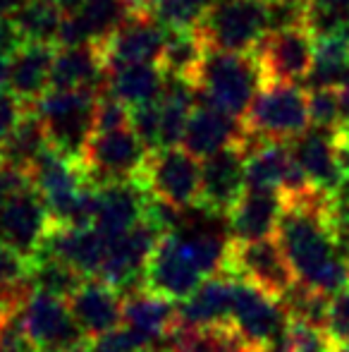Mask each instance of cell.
Returning a JSON list of instances; mask_svg holds the SVG:
<instances>
[{"label": "cell", "instance_id": "cell-45", "mask_svg": "<svg viewBox=\"0 0 349 352\" xmlns=\"http://www.w3.org/2000/svg\"><path fill=\"white\" fill-rule=\"evenodd\" d=\"M32 290H22V292H14V290H5L0 287V321L5 319H12L22 311L24 302L29 300Z\"/></svg>", "mask_w": 349, "mask_h": 352}, {"label": "cell", "instance_id": "cell-28", "mask_svg": "<svg viewBox=\"0 0 349 352\" xmlns=\"http://www.w3.org/2000/svg\"><path fill=\"white\" fill-rule=\"evenodd\" d=\"M165 89V72L160 65H125L108 70L106 94L130 111L160 101Z\"/></svg>", "mask_w": 349, "mask_h": 352}, {"label": "cell", "instance_id": "cell-51", "mask_svg": "<svg viewBox=\"0 0 349 352\" xmlns=\"http://www.w3.org/2000/svg\"><path fill=\"white\" fill-rule=\"evenodd\" d=\"M8 67H10V60L0 56V94L8 89Z\"/></svg>", "mask_w": 349, "mask_h": 352}, {"label": "cell", "instance_id": "cell-17", "mask_svg": "<svg viewBox=\"0 0 349 352\" xmlns=\"http://www.w3.org/2000/svg\"><path fill=\"white\" fill-rule=\"evenodd\" d=\"M108 254V240L96 228H67L53 223L36 256H51L72 266L84 278H101L103 261ZM34 256V259H36Z\"/></svg>", "mask_w": 349, "mask_h": 352}, {"label": "cell", "instance_id": "cell-21", "mask_svg": "<svg viewBox=\"0 0 349 352\" xmlns=\"http://www.w3.org/2000/svg\"><path fill=\"white\" fill-rule=\"evenodd\" d=\"M247 137L249 132L239 118L196 103L194 113L189 118V125H186L184 140H182V148L194 158L206 161V158L215 156L225 148L244 144Z\"/></svg>", "mask_w": 349, "mask_h": 352}, {"label": "cell", "instance_id": "cell-4", "mask_svg": "<svg viewBox=\"0 0 349 352\" xmlns=\"http://www.w3.org/2000/svg\"><path fill=\"white\" fill-rule=\"evenodd\" d=\"M242 122L249 135L258 140L294 142L311 127L306 89L302 84L265 82Z\"/></svg>", "mask_w": 349, "mask_h": 352}, {"label": "cell", "instance_id": "cell-49", "mask_svg": "<svg viewBox=\"0 0 349 352\" xmlns=\"http://www.w3.org/2000/svg\"><path fill=\"white\" fill-rule=\"evenodd\" d=\"M27 0H0V17H12Z\"/></svg>", "mask_w": 349, "mask_h": 352}, {"label": "cell", "instance_id": "cell-11", "mask_svg": "<svg viewBox=\"0 0 349 352\" xmlns=\"http://www.w3.org/2000/svg\"><path fill=\"white\" fill-rule=\"evenodd\" d=\"M160 240H163V235L146 221H141L125 235L108 240V254L103 261L101 280L120 290L122 295L141 290L146 266H149L151 254L156 252Z\"/></svg>", "mask_w": 349, "mask_h": 352}, {"label": "cell", "instance_id": "cell-9", "mask_svg": "<svg viewBox=\"0 0 349 352\" xmlns=\"http://www.w3.org/2000/svg\"><path fill=\"white\" fill-rule=\"evenodd\" d=\"M19 324L38 352H70L86 345L67 300L32 292L19 311Z\"/></svg>", "mask_w": 349, "mask_h": 352}, {"label": "cell", "instance_id": "cell-29", "mask_svg": "<svg viewBox=\"0 0 349 352\" xmlns=\"http://www.w3.org/2000/svg\"><path fill=\"white\" fill-rule=\"evenodd\" d=\"M349 87V36L316 38L313 67L309 72L304 89H333L342 91Z\"/></svg>", "mask_w": 349, "mask_h": 352}, {"label": "cell", "instance_id": "cell-12", "mask_svg": "<svg viewBox=\"0 0 349 352\" xmlns=\"http://www.w3.org/2000/svg\"><path fill=\"white\" fill-rule=\"evenodd\" d=\"M53 218L34 187L17 192L0 206V242L32 261L41 252Z\"/></svg>", "mask_w": 349, "mask_h": 352}, {"label": "cell", "instance_id": "cell-10", "mask_svg": "<svg viewBox=\"0 0 349 352\" xmlns=\"http://www.w3.org/2000/svg\"><path fill=\"white\" fill-rule=\"evenodd\" d=\"M225 274L252 283L278 300L287 295L289 287L297 283L275 237L258 242H232Z\"/></svg>", "mask_w": 349, "mask_h": 352}, {"label": "cell", "instance_id": "cell-6", "mask_svg": "<svg viewBox=\"0 0 349 352\" xmlns=\"http://www.w3.org/2000/svg\"><path fill=\"white\" fill-rule=\"evenodd\" d=\"M149 156L151 151L139 142V137L125 127L115 132H93L80 161L88 182L103 187L115 182H139Z\"/></svg>", "mask_w": 349, "mask_h": 352}, {"label": "cell", "instance_id": "cell-3", "mask_svg": "<svg viewBox=\"0 0 349 352\" xmlns=\"http://www.w3.org/2000/svg\"><path fill=\"white\" fill-rule=\"evenodd\" d=\"M96 91H53L48 89L29 111L41 120L48 144L70 158H82V151L96 130Z\"/></svg>", "mask_w": 349, "mask_h": 352}, {"label": "cell", "instance_id": "cell-32", "mask_svg": "<svg viewBox=\"0 0 349 352\" xmlns=\"http://www.w3.org/2000/svg\"><path fill=\"white\" fill-rule=\"evenodd\" d=\"M12 17L27 43H41V46L58 48V36H60L65 14L51 0H27Z\"/></svg>", "mask_w": 349, "mask_h": 352}, {"label": "cell", "instance_id": "cell-37", "mask_svg": "<svg viewBox=\"0 0 349 352\" xmlns=\"http://www.w3.org/2000/svg\"><path fill=\"white\" fill-rule=\"evenodd\" d=\"M130 130L151 153L160 151V106L158 101L134 108L130 113Z\"/></svg>", "mask_w": 349, "mask_h": 352}, {"label": "cell", "instance_id": "cell-47", "mask_svg": "<svg viewBox=\"0 0 349 352\" xmlns=\"http://www.w3.org/2000/svg\"><path fill=\"white\" fill-rule=\"evenodd\" d=\"M309 8L337 10V12H349V0H306Z\"/></svg>", "mask_w": 349, "mask_h": 352}, {"label": "cell", "instance_id": "cell-22", "mask_svg": "<svg viewBox=\"0 0 349 352\" xmlns=\"http://www.w3.org/2000/svg\"><path fill=\"white\" fill-rule=\"evenodd\" d=\"M234 300V278L228 274L210 276L180 302V326L184 331H204L230 326Z\"/></svg>", "mask_w": 349, "mask_h": 352}, {"label": "cell", "instance_id": "cell-55", "mask_svg": "<svg viewBox=\"0 0 349 352\" xmlns=\"http://www.w3.org/2000/svg\"><path fill=\"white\" fill-rule=\"evenodd\" d=\"M70 352H91V350H88V345H82V348H75V350H70Z\"/></svg>", "mask_w": 349, "mask_h": 352}, {"label": "cell", "instance_id": "cell-5", "mask_svg": "<svg viewBox=\"0 0 349 352\" xmlns=\"http://www.w3.org/2000/svg\"><path fill=\"white\" fill-rule=\"evenodd\" d=\"M208 51L256 53L268 36L263 0H228L204 14L196 27Z\"/></svg>", "mask_w": 349, "mask_h": 352}, {"label": "cell", "instance_id": "cell-1", "mask_svg": "<svg viewBox=\"0 0 349 352\" xmlns=\"http://www.w3.org/2000/svg\"><path fill=\"white\" fill-rule=\"evenodd\" d=\"M275 240L297 283L330 300L349 285V264L333 237L328 195L313 192L306 199L287 201Z\"/></svg>", "mask_w": 349, "mask_h": 352}, {"label": "cell", "instance_id": "cell-36", "mask_svg": "<svg viewBox=\"0 0 349 352\" xmlns=\"http://www.w3.org/2000/svg\"><path fill=\"white\" fill-rule=\"evenodd\" d=\"M151 14L168 32L180 29H196L204 19V12L196 8L194 0H156Z\"/></svg>", "mask_w": 349, "mask_h": 352}, {"label": "cell", "instance_id": "cell-23", "mask_svg": "<svg viewBox=\"0 0 349 352\" xmlns=\"http://www.w3.org/2000/svg\"><path fill=\"white\" fill-rule=\"evenodd\" d=\"M108 65L101 46L58 48L51 72L53 91H96L106 94Z\"/></svg>", "mask_w": 349, "mask_h": 352}, {"label": "cell", "instance_id": "cell-24", "mask_svg": "<svg viewBox=\"0 0 349 352\" xmlns=\"http://www.w3.org/2000/svg\"><path fill=\"white\" fill-rule=\"evenodd\" d=\"M122 326L136 333L149 345L175 336L180 326V307L177 302L149 292L146 287L125 295V321Z\"/></svg>", "mask_w": 349, "mask_h": 352}, {"label": "cell", "instance_id": "cell-15", "mask_svg": "<svg viewBox=\"0 0 349 352\" xmlns=\"http://www.w3.org/2000/svg\"><path fill=\"white\" fill-rule=\"evenodd\" d=\"M204 283V276L189 259L186 250L182 247V240L173 235H165L158 242L156 252L151 254L146 266L144 287L149 292H156L160 297H168L173 302H184L196 287Z\"/></svg>", "mask_w": 349, "mask_h": 352}, {"label": "cell", "instance_id": "cell-2", "mask_svg": "<svg viewBox=\"0 0 349 352\" xmlns=\"http://www.w3.org/2000/svg\"><path fill=\"white\" fill-rule=\"evenodd\" d=\"M263 84L256 53L208 51L194 77L196 103L244 120Z\"/></svg>", "mask_w": 349, "mask_h": 352}, {"label": "cell", "instance_id": "cell-46", "mask_svg": "<svg viewBox=\"0 0 349 352\" xmlns=\"http://www.w3.org/2000/svg\"><path fill=\"white\" fill-rule=\"evenodd\" d=\"M333 237H335L337 252L342 254V259L349 264V216L347 218H330Z\"/></svg>", "mask_w": 349, "mask_h": 352}, {"label": "cell", "instance_id": "cell-20", "mask_svg": "<svg viewBox=\"0 0 349 352\" xmlns=\"http://www.w3.org/2000/svg\"><path fill=\"white\" fill-rule=\"evenodd\" d=\"M289 151L304 175L309 177V182L323 195H333L345 180L340 156H337L335 132L309 127L304 135L289 142Z\"/></svg>", "mask_w": 349, "mask_h": 352}, {"label": "cell", "instance_id": "cell-18", "mask_svg": "<svg viewBox=\"0 0 349 352\" xmlns=\"http://www.w3.org/2000/svg\"><path fill=\"white\" fill-rule=\"evenodd\" d=\"M72 316L86 340H96L120 329L125 321V295L101 278H88L67 300Z\"/></svg>", "mask_w": 349, "mask_h": 352}, {"label": "cell", "instance_id": "cell-7", "mask_svg": "<svg viewBox=\"0 0 349 352\" xmlns=\"http://www.w3.org/2000/svg\"><path fill=\"white\" fill-rule=\"evenodd\" d=\"M230 326L252 345L265 352L280 345L287 336L289 316L278 297L263 292L261 287L234 278V300Z\"/></svg>", "mask_w": 349, "mask_h": 352}, {"label": "cell", "instance_id": "cell-33", "mask_svg": "<svg viewBox=\"0 0 349 352\" xmlns=\"http://www.w3.org/2000/svg\"><path fill=\"white\" fill-rule=\"evenodd\" d=\"M84 276L77 274L72 266L51 259V256H36V259L29 261V287H32V292L51 295L58 297V300H70L84 285Z\"/></svg>", "mask_w": 349, "mask_h": 352}, {"label": "cell", "instance_id": "cell-38", "mask_svg": "<svg viewBox=\"0 0 349 352\" xmlns=\"http://www.w3.org/2000/svg\"><path fill=\"white\" fill-rule=\"evenodd\" d=\"M333 340L326 331L311 326L289 324L287 336L282 340V352H330Z\"/></svg>", "mask_w": 349, "mask_h": 352}, {"label": "cell", "instance_id": "cell-27", "mask_svg": "<svg viewBox=\"0 0 349 352\" xmlns=\"http://www.w3.org/2000/svg\"><path fill=\"white\" fill-rule=\"evenodd\" d=\"M247 148V190L282 195L285 177L292 166V151L282 142H265L249 135Z\"/></svg>", "mask_w": 349, "mask_h": 352}, {"label": "cell", "instance_id": "cell-16", "mask_svg": "<svg viewBox=\"0 0 349 352\" xmlns=\"http://www.w3.org/2000/svg\"><path fill=\"white\" fill-rule=\"evenodd\" d=\"M247 192V148L230 146L201 161V199L206 209L228 216Z\"/></svg>", "mask_w": 349, "mask_h": 352}, {"label": "cell", "instance_id": "cell-30", "mask_svg": "<svg viewBox=\"0 0 349 352\" xmlns=\"http://www.w3.org/2000/svg\"><path fill=\"white\" fill-rule=\"evenodd\" d=\"M48 146H51V144H48V137H46V130H43L41 120L27 108V113H24L22 120L17 122L14 132L5 140L3 146H0V161H3V166L10 168V170L29 175L32 166L38 161V156H41Z\"/></svg>", "mask_w": 349, "mask_h": 352}, {"label": "cell", "instance_id": "cell-40", "mask_svg": "<svg viewBox=\"0 0 349 352\" xmlns=\"http://www.w3.org/2000/svg\"><path fill=\"white\" fill-rule=\"evenodd\" d=\"M88 350L91 352H149L151 345L146 343V340H141L136 333H132L127 326H120V329L91 340Z\"/></svg>", "mask_w": 349, "mask_h": 352}, {"label": "cell", "instance_id": "cell-52", "mask_svg": "<svg viewBox=\"0 0 349 352\" xmlns=\"http://www.w3.org/2000/svg\"><path fill=\"white\" fill-rule=\"evenodd\" d=\"M196 3V8L201 10V12H210L213 8H218V5H223V3H228V0H194Z\"/></svg>", "mask_w": 349, "mask_h": 352}, {"label": "cell", "instance_id": "cell-31", "mask_svg": "<svg viewBox=\"0 0 349 352\" xmlns=\"http://www.w3.org/2000/svg\"><path fill=\"white\" fill-rule=\"evenodd\" d=\"M206 53H208V46L204 43V38H201V34L196 29L168 32L163 56H160V67L170 77H182L194 82Z\"/></svg>", "mask_w": 349, "mask_h": 352}, {"label": "cell", "instance_id": "cell-34", "mask_svg": "<svg viewBox=\"0 0 349 352\" xmlns=\"http://www.w3.org/2000/svg\"><path fill=\"white\" fill-rule=\"evenodd\" d=\"M285 311L289 316V324L311 326V329L326 331L328 326V311H330V297L311 290V287L294 283L287 290V295L280 297Z\"/></svg>", "mask_w": 349, "mask_h": 352}, {"label": "cell", "instance_id": "cell-42", "mask_svg": "<svg viewBox=\"0 0 349 352\" xmlns=\"http://www.w3.org/2000/svg\"><path fill=\"white\" fill-rule=\"evenodd\" d=\"M326 333L330 336L333 343H347L349 340V285L330 300Z\"/></svg>", "mask_w": 349, "mask_h": 352}, {"label": "cell", "instance_id": "cell-13", "mask_svg": "<svg viewBox=\"0 0 349 352\" xmlns=\"http://www.w3.org/2000/svg\"><path fill=\"white\" fill-rule=\"evenodd\" d=\"M316 38L306 27L268 34L256 48V60L265 82L299 84L306 82L313 67Z\"/></svg>", "mask_w": 349, "mask_h": 352}, {"label": "cell", "instance_id": "cell-53", "mask_svg": "<svg viewBox=\"0 0 349 352\" xmlns=\"http://www.w3.org/2000/svg\"><path fill=\"white\" fill-rule=\"evenodd\" d=\"M342 118H345V122H349V87L342 89Z\"/></svg>", "mask_w": 349, "mask_h": 352}, {"label": "cell", "instance_id": "cell-35", "mask_svg": "<svg viewBox=\"0 0 349 352\" xmlns=\"http://www.w3.org/2000/svg\"><path fill=\"white\" fill-rule=\"evenodd\" d=\"M309 94V120L311 127L335 132L345 122L342 118V91L333 89H313Z\"/></svg>", "mask_w": 349, "mask_h": 352}, {"label": "cell", "instance_id": "cell-25", "mask_svg": "<svg viewBox=\"0 0 349 352\" xmlns=\"http://www.w3.org/2000/svg\"><path fill=\"white\" fill-rule=\"evenodd\" d=\"M285 211L282 195L247 190L242 199L228 213L230 240L232 242H258L278 235L280 218Z\"/></svg>", "mask_w": 349, "mask_h": 352}, {"label": "cell", "instance_id": "cell-54", "mask_svg": "<svg viewBox=\"0 0 349 352\" xmlns=\"http://www.w3.org/2000/svg\"><path fill=\"white\" fill-rule=\"evenodd\" d=\"M330 352H349V340H347V343H333Z\"/></svg>", "mask_w": 349, "mask_h": 352}, {"label": "cell", "instance_id": "cell-19", "mask_svg": "<svg viewBox=\"0 0 349 352\" xmlns=\"http://www.w3.org/2000/svg\"><path fill=\"white\" fill-rule=\"evenodd\" d=\"M149 197L151 195L141 182H115V185L98 187L93 228L106 240L125 235L144 221Z\"/></svg>", "mask_w": 349, "mask_h": 352}, {"label": "cell", "instance_id": "cell-26", "mask_svg": "<svg viewBox=\"0 0 349 352\" xmlns=\"http://www.w3.org/2000/svg\"><path fill=\"white\" fill-rule=\"evenodd\" d=\"M56 46L27 43V46H22L10 58L8 91L24 108H32L51 89V72L53 60H56Z\"/></svg>", "mask_w": 349, "mask_h": 352}, {"label": "cell", "instance_id": "cell-56", "mask_svg": "<svg viewBox=\"0 0 349 352\" xmlns=\"http://www.w3.org/2000/svg\"><path fill=\"white\" fill-rule=\"evenodd\" d=\"M0 168H3V161H0Z\"/></svg>", "mask_w": 349, "mask_h": 352}, {"label": "cell", "instance_id": "cell-44", "mask_svg": "<svg viewBox=\"0 0 349 352\" xmlns=\"http://www.w3.org/2000/svg\"><path fill=\"white\" fill-rule=\"evenodd\" d=\"M22 46H27V41H24L14 17H0V56L10 60Z\"/></svg>", "mask_w": 349, "mask_h": 352}, {"label": "cell", "instance_id": "cell-14", "mask_svg": "<svg viewBox=\"0 0 349 352\" xmlns=\"http://www.w3.org/2000/svg\"><path fill=\"white\" fill-rule=\"evenodd\" d=\"M168 29L151 12H134L101 46L108 70L125 65H160Z\"/></svg>", "mask_w": 349, "mask_h": 352}, {"label": "cell", "instance_id": "cell-50", "mask_svg": "<svg viewBox=\"0 0 349 352\" xmlns=\"http://www.w3.org/2000/svg\"><path fill=\"white\" fill-rule=\"evenodd\" d=\"M132 8V12H151L156 0H127Z\"/></svg>", "mask_w": 349, "mask_h": 352}, {"label": "cell", "instance_id": "cell-41", "mask_svg": "<svg viewBox=\"0 0 349 352\" xmlns=\"http://www.w3.org/2000/svg\"><path fill=\"white\" fill-rule=\"evenodd\" d=\"M130 108L122 106L112 96L103 94L96 106V130L93 132H115L130 127Z\"/></svg>", "mask_w": 349, "mask_h": 352}, {"label": "cell", "instance_id": "cell-39", "mask_svg": "<svg viewBox=\"0 0 349 352\" xmlns=\"http://www.w3.org/2000/svg\"><path fill=\"white\" fill-rule=\"evenodd\" d=\"M0 287L5 290H32L29 287V259L0 242Z\"/></svg>", "mask_w": 349, "mask_h": 352}, {"label": "cell", "instance_id": "cell-43", "mask_svg": "<svg viewBox=\"0 0 349 352\" xmlns=\"http://www.w3.org/2000/svg\"><path fill=\"white\" fill-rule=\"evenodd\" d=\"M24 113H27V108H24L12 94L10 91L0 94V146H3L5 140L14 132V127L22 120Z\"/></svg>", "mask_w": 349, "mask_h": 352}, {"label": "cell", "instance_id": "cell-8", "mask_svg": "<svg viewBox=\"0 0 349 352\" xmlns=\"http://www.w3.org/2000/svg\"><path fill=\"white\" fill-rule=\"evenodd\" d=\"M141 185L154 199L186 211L201 199V163L182 146L151 153Z\"/></svg>", "mask_w": 349, "mask_h": 352}, {"label": "cell", "instance_id": "cell-48", "mask_svg": "<svg viewBox=\"0 0 349 352\" xmlns=\"http://www.w3.org/2000/svg\"><path fill=\"white\" fill-rule=\"evenodd\" d=\"M51 3L56 5L62 14H72V12H77V10L86 3V0H51Z\"/></svg>", "mask_w": 349, "mask_h": 352}]
</instances>
